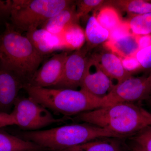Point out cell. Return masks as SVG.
<instances>
[{"label": "cell", "mask_w": 151, "mask_h": 151, "mask_svg": "<svg viewBox=\"0 0 151 151\" xmlns=\"http://www.w3.org/2000/svg\"><path fill=\"white\" fill-rule=\"evenodd\" d=\"M74 120L125 137L151 126V113L133 103H120L80 113Z\"/></svg>", "instance_id": "6da1fadb"}, {"label": "cell", "mask_w": 151, "mask_h": 151, "mask_svg": "<svg viewBox=\"0 0 151 151\" xmlns=\"http://www.w3.org/2000/svg\"><path fill=\"white\" fill-rule=\"evenodd\" d=\"M87 48H82L68 55L61 78L52 88L76 89L81 86L86 71L92 65L86 58Z\"/></svg>", "instance_id": "ba28073f"}, {"label": "cell", "mask_w": 151, "mask_h": 151, "mask_svg": "<svg viewBox=\"0 0 151 151\" xmlns=\"http://www.w3.org/2000/svg\"><path fill=\"white\" fill-rule=\"evenodd\" d=\"M67 52L54 54L38 69L28 84L37 87L52 88L62 76Z\"/></svg>", "instance_id": "9c48e42d"}, {"label": "cell", "mask_w": 151, "mask_h": 151, "mask_svg": "<svg viewBox=\"0 0 151 151\" xmlns=\"http://www.w3.org/2000/svg\"><path fill=\"white\" fill-rule=\"evenodd\" d=\"M25 84L16 73L0 63V113H12L19 92Z\"/></svg>", "instance_id": "30bf717a"}, {"label": "cell", "mask_w": 151, "mask_h": 151, "mask_svg": "<svg viewBox=\"0 0 151 151\" xmlns=\"http://www.w3.org/2000/svg\"><path fill=\"white\" fill-rule=\"evenodd\" d=\"M10 114L14 119L15 125L24 131H37L68 120L65 117L55 118L49 110L29 96H18Z\"/></svg>", "instance_id": "8992f818"}, {"label": "cell", "mask_w": 151, "mask_h": 151, "mask_svg": "<svg viewBox=\"0 0 151 151\" xmlns=\"http://www.w3.org/2000/svg\"><path fill=\"white\" fill-rule=\"evenodd\" d=\"M0 50L3 55L0 63L26 83L38 69L45 57L38 52L26 36L8 22L0 35Z\"/></svg>", "instance_id": "277c9868"}, {"label": "cell", "mask_w": 151, "mask_h": 151, "mask_svg": "<svg viewBox=\"0 0 151 151\" xmlns=\"http://www.w3.org/2000/svg\"><path fill=\"white\" fill-rule=\"evenodd\" d=\"M74 3L70 0H12L11 24L20 32H27L38 28Z\"/></svg>", "instance_id": "5b68a950"}, {"label": "cell", "mask_w": 151, "mask_h": 151, "mask_svg": "<svg viewBox=\"0 0 151 151\" xmlns=\"http://www.w3.org/2000/svg\"><path fill=\"white\" fill-rule=\"evenodd\" d=\"M23 89L29 97L49 111L67 117L105 106L103 97L94 96L81 89L44 88L28 83L24 84Z\"/></svg>", "instance_id": "3957f363"}, {"label": "cell", "mask_w": 151, "mask_h": 151, "mask_svg": "<svg viewBox=\"0 0 151 151\" xmlns=\"http://www.w3.org/2000/svg\"><path fill=\"white\" fill-rule=\"evenodd\" d=\"M140 50L151 45V35L139 36V40Z\"/></svg>", "instance_id": "f546056e"}, {"label": "cell", "mask_w": 151, "mask_h": 151, "mask_svg": "<svg viewBox=\"0 0 151 151\" xmlns=\"http://www.w3.org/2000/svg\"><path fill=\"white\" fill-rule=\"evenodd\" d=\"M35 143L0 130V151H47Z\"/></svg>", "instance_id": "2e32d148"}, {"label": "cell", "mask_w": 151, "mask_h": 151, "mask_svg": "<svg viewBox=\"0 0 151 151\" xmlns=\"http://www.w3.org/2000/svg\"><path fill=\"white\" fill-rule=\"evenodd\" d=\"M136 57L141 67L145 68H151V45L140 50Z\"/></svg>", "instance_id": "484cf974"}, {"label": "cell", "mask_w": 151, "mask_h": 151, "mask_svg": "<svg viewBox=\"0 0 151 151\" xmlns=\"http://www.w3.org/2000/svg\"><path fill=\"white\" fill-rule=\"evenodd\" d=\"M3 59V55L2 54L1 52V50H0V61L2 60Z\"/></svg>", "instance_id": "d6a6232c"}, {"label": "cell", "mask_w": 151, "mask_h": 151, "mask_svg": "<svg viewBox=\"0 0 151 151\" xmlns=\"http://www.w3.org/2000/svg\"><path fill=\"white\" fill-rule=\"evenodd\" d=\"M84 32L89 47L100 44L109 38V31L99 24L95 16L92 15L88 19Z\"/></svg>", "instance_id": "ffe728a7"}, {"label": "cell", "mask_w": 151, "mask_h": 151, "mask_svg": "<svg viewBox=\"0 0 151 151\" xmlns=\"http://www.w3.org/2000/svg\"><path fill=\"white\" fill-rule=\"evenodd\" d=\"M13 125H15V122L11 114L0 113V129Z\"/></svg>", "instance_id": "f1b7e54d"}, {"label": "cell", "mask_w": 151, "mask_h": 151, "mask_svg": "<svg viewBox=\"0 0 151 151\" xmlns=\"http://www.w3.org/2000/svg\"><path fill=\"white\" fill-rule=\"evenodd\" d=\"M121 60L124 68L130 73L141 67L136 56L123 58Z\"/></svg>", "instance_id": "4316f807"}, {"label": "cell", "mask_w": 151, "mask_h": 151, "mask_svg": "<svg viewBox=\"0 0 151 151\" xmlns=\"http://www.w3.org/2000/svg\"><path fill=\"white\" fill-rule=\"evenodd\" d=\"M147 79L148 81L149 84H150L151 89V72L150 75H149L148 77H147Z\"/></svg>", "instance_id": "1f68e13d"}, {"label": "cell", "mask_w": 151, "mask_h": 151, "mask_svg": "<svg viewBox=\"0 0 151 151\" xmlns=\"http://www.w3.org/2000/svg\"><path fill=\"white\" fill-rule=\"evenodd\" d=\"M139 37V36L131 33L116 40L108 41L105 43V46L113 53H116L123 58L135 57L140 50Z\"/></svg>", "instance_id": "9a60e30c"}, {"label": "cell", "mask_w": 151, "mask_h": 151, "mask_svg": "<svg viewBox=\"0 0 151 151\" xmlns=\"http://www.w3.org/2000/svg\"><path fill=\"white\" fill-rule=\"evenodd\" d=\"M19 137L52 151L64 150L101 138L124 137L109 130L84 123L47 130L22 131Z\"/></svg>", "instance_id": "7a4b0ae2"}, {"label": "cell", "mask_w": 151, "mask_h": 151, "mask_svg": "<svg viewBox=\"0 0 151 151\" xmlns=\"http://www.w3.org/2000/svg\"><path fill=\"white\" fill-rule=\"evenodd\" d=\"M12 0H0V19L10 16Z\"/></svg>", "instance_id": "83f0119b"}, {"label": "cell", "mask_w": 151, "mask_h": 151, "mask_svg": "<svg viewBox=\"0 0 151 151\" xmlns=\"http://www.w3.org/2000/svg\"><path fill=\"white\" fill-rule=\"evenodd\" d=\"M128 22L132 33L138 36L151 35V13L133 15Z\"/></svg>", "instance_id": "7402d4cb"}, {"label": "cell", "mask_w": 151, "mask_h": 151, "mask_svg": "<svg viewBox=\"0 0 151 151\" xmlns=\"http://www.w3.org/2000/svg\"><path fill=\"white\" fill-rule=\"evenodd\" d=\"M132 139L146 151H151V126L146 127L135 134Z\"/></svg>", "instance_id": "cb8c5ba5"}, {"label": "cell", "mask_w": 151, "mask_h": 151, "mask_svg": "<svg viewBox=\"0 0 151 151\" xmlns=\"http://www.w3.org/2000/svg\"><path fill=\"white\" fill-rule=\"evenodd\" d=\"M96 18L99 24L109 32L122 22L116 9L110 6H105L101 8Z\"/></svg>", "instance_id": "44dd1931"}, {"label": "cell", "mask_w": 151, "mask_h": 151, "mask_svg": "<svg viewBox=\"0 0 151 151\" xmlns=\"http://www.w3.org/2000/svg\"><path fill=\"white\" fill-rule=\"evenodd\" d=\"M103 5L110 6L134 15L151 13V1L113 0L105 1Z\"/></svg>", "instance_id": "d6986e66"}, {"label": "cell", "mask_w": 151, "mask_h": 151, "mask_svg": "<svg viewBox=\"0 0 151 151\" xmlns=\"http://www.w3.org/2000/svg\"><path fill=\"white\" fill-rule=\"evenodd\" d=\"M121 139L101 138L61 151H124Z\"/></svg>", "instance_id": "e0dca14e"}, {"label": "cell", "mask_w": 151, "mask_h": 151, "mask_svg": "<svg viewBox=\"0 0 151 151\" xmlns=\"http://www.w3.org/2000/svg\"><path fill=\"white\" fill-rule=\"evenodd\" d=\"M90 67L81 82L80 89L90 94L102 97L106 95L107 92L111 91L114 85L111 78L98 68L94 73H90Z\"/></svg>", "instance_id": "4fadbf2b"}, {"label": "cell", "mask_w": 151, "mask_h": 151, "mask_svg": "<svg viewBox=\"0 0 151 151\" xmlns=\"http://www.w3.org/2000/svg\"><path fill=\"white\" fill-rule=\"evenodd\" d=\"M151 89L147 77L131 76L114 85L108 94L103 96L105 106L120 103H133L148 100Z\"/></svg>", "instance_id": "52a82bcc"}, {"label": "cell", "mask_w": 151, "mask_h": 151, "mask_svg": "<svg viewBox=\"0 0 151 151\" xmlns=\"http://www.w3.org/2000/svg\"><path fill=\"white\" fill-rule=\"evenodd\" d=\"M131 151H147L143 147L134 142L131 146Z\"/></svg>", "instance_id": "4dcf8cb0"}, {"label": "cell", "mask_w": 151, "mask_h": 151, "mask_svg": "<svg viewBox=\"0 0 151 151\" xmlns=\"http://www.w3.org/2000/svg\"><path fill=\"white\" fill-rule=\"evenodd\" d=\"M148 100H149V103H150V105L151 106V97Z\"/></svg>", "instance_id": "836d02e7"}, {"label": "cell", "mask_w": 151, "mask_h": 151, "mask_svg": "<svg viewBox=\"0 0 151 151\" xmlns=\"http://www.w3.org/2000/svg\"><path fill=\"white\" fill-rule=\"evenodd\" d=\"M103 0H81L76 2L77 6L76 16L78 19L84 18L90 12L100 8L105 2Z\"/></svg>", "instance_id": "603a6c76"}, {"label": "cell", "mask_w": 151, "mask_h": 151, "mask_svg": "<svg viewBox=\"0 0 151 151\" xmlns=\"http://www.w3.org/2000/svg\"><path fill=\"white\" fill-rule=\"evenodd\" d=\"M65 49L77 50L82 48L86 40L85 32L78 23L71 24L60 35Z\"/></svg>", "instance_id": "ac0fdd59"}, {"label": "cell", "mask_w": 151, "mask_h": 151, "mask_svg": "<svg viewBox=\"0 0 151 151\" xmlns=\"http://www.w3.org/2000/svg\"><path fill=\"white\" fill-rule=\"evenodd\" d=\"M26 37L38 52L43 56L65 49L60 35L52 33L42 28L28 32Z\"/></svg>", "instance_id": "7c38bea8"}, {"label": "cell", "mask_w": 151, "mask_h": 151, "mask_svg": "<svg viewBox=\"0 0 151 151\" xmlns=\"http://www.w3.org/2000/svg\"><path fill=\"white\" fill-rule=\"evenodd\" d=\"M90 60L92 65L103 71L111 79L117 80L118 83L132 76L131 73L124 68L121 59L113 52H102L93 55Z\"/></svg>", "instance_id": "8fae6325"}, {"label": "cell", "mask_w": 151, "mask_h": 151, "mask_svg": "<svg viewBox=\"0 0 151 151\" xmlns=\"http://www.w3.org/2000/svg\"><path fill=\"white\" fill-rule=\"evenodd\" d=\"M131 30L128 22H122L118 26L109 31L108 40L113 41L119 39L129 35Z\"/></svg>", "instance_id": "d4e9b609"}, {"label": "cell", "mask_w": 151, "mask_h": 151, "mask_svg": "<svg viewBox=\"0 0 151 151\" xmlns=\"http://www.w3.org/2000/svg\"><path fill=\"white\" fill-rule=\"evenodd\" d=\"M79 20L76 16V5L73 4L47 20L42 28L55 35H60L65 28Z\"/></svg>", "instance_id": "5bb4252c"}]
</instances>
